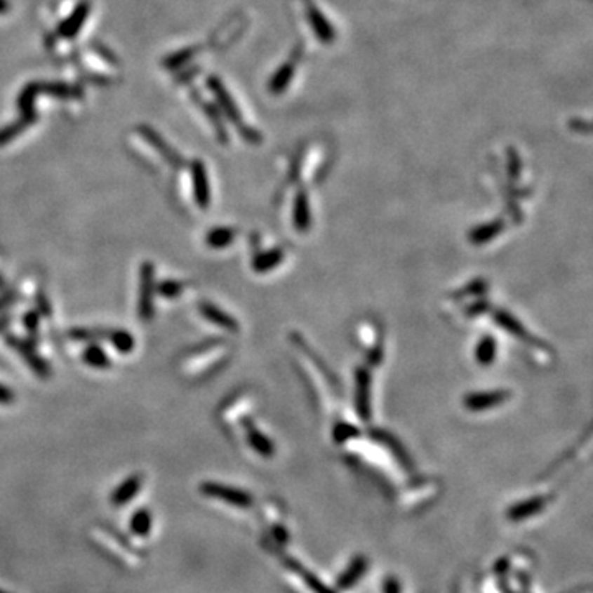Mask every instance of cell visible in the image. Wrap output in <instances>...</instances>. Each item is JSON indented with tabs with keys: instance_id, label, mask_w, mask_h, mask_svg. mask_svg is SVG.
I'll return each mask as SVG.
<instances>
[{
	"instance_id": "6da1fadb",
	"label": "cell",
	"mask_w": 593,
	"mask_h": 593,
	"mask_svg": "<svg viewBox=\"0 0 593 593\" xmlns=\"http://www.w3.org/2000/svg\"><path fill=\"white\" fill-rule=\"evenodd\" d=\"M154 264L144 262L140 265V284H139V317L142 321H150L154 317Z\"/></svg>"
},
{
	"instance_id": "7a4b0ae2",
	"label": "cell",
	"mask_w": 593,
	"mask_h": 593,
	"mask_svg": "<svg viewBox=\"0 0 593 593\" xmlns=\"http://www.w3.org/2000/svg\"><path fill=\"white\" fill-rule=\"evenodd\" d=\"M354 406L361 420H371V373L368 368H358L354 373Z\"/></svg>"
},
{
	"instance_id": "3957f363",
	"label": "cell",
	"mask_w": 593,
	"mask_h": 593,
	"mask_svg": "<svg viewBox=\"0 0 593 593\" xmlns=\"http://www.w3.org/2000/svg\"><path fill=\"white\" fill-rule=\"evenodd\" d=\"M511 397L509 391H481V392H472L465 397L463 404L468 411L472 412H483L488 409H493V407L501 406L502 402H506Z\"/></svg>"
},
{
	"instance_id": "277c9868",
	"label": "cell",
	"mask_w": 593,
	"mask_h": 593,
	"mask_svg": "<svg viewBox=\"0 0 593 593\" xmlns=\"http://www.w3.org/2000/svg\"><path fill=\"white\" fill-rule=\"evenodd\" d=\"M192 178H193V193L194 201L200 208H208L210 205V185H208V175L203 162L196 160L192 165Z\"/></svg>"
},
{
	"instance_id": "5b68a950",
	"label": "cell",
	"mask_w": 593,
	"mask_h": 593,
	"mask_svg": "<svg viewBox=\"0 0 593 593\" xmlns=\"http://www.w3.org/2000/svg\"><path fill=\"white\" fill-rule=\"evenodd\" d=\"M200 312L201 315L205 317L208 321H211V324H215L216 326H220V328H225L227 331H237L239 330V324L232 319L229 313H226L225 310H221L220 307H216L215 303H210V302H203L200 305Z\"/></svg>"
},
{
	"instance_id": "8992f818",
	"label": "cell",
	"mask_w": 593,
	"mask_h": 593,
	"mask_svg": "<svg viewBox=\"0 0 593 593\" xmlns=\"http://www.w3.org/2000/svg\"><path fill=\"white\" fill-rule=\"evenodd\" d=\"M549 498L547 496H534L531 500H526L523 502H518L507 511V518L511 521H523L528 519L531 516H534L535 512L544 509V506L547 505Z\"/></svg>"
},
{
	"instance_id": "52a82bcc",
	"label": "cell",
	"mask_w": 593,
	"mask_h": 593,
	"mask_svg": "<svg viewBox=\"0 0 593 593\" xmlns=\"http://www.w3.org/2000/svg\"><path fill=\"white\" fill-rule=\"evenodd\" d=\"M293 226L298 232H307L312 226L310 201L305 192H298L293 203Z\"/></svg>"
},
{
	"instance_id": "ba28073f",
	"label": "cell",
	"mask_w": 593,
	"mask_h": 593,
	"mask_svg": "<svg viewBox=\"0 0 593 593\" xmlns=\"http://www.w3.org/2000/svg\"><path fill=\"white\" fill-rule=\"evenodd\" d=\"M502 229H505V222L501 220L486 222V225H481L469 231L468 241L473 246H483L495 239L498 234H501Z\"/></svg>"
},
{
	"instance_id": "9c48e42d",
	"label": "cell",
	"mask_w": 593,
	"mask_h": 593,
	"mask_svg": "<svg viewBox=\"0 0 593 593\" xmlns=\"http://www.w3.org/2000/svg\"><path fill=\"white\" fill-rule=\"evenodd\" d=\"M493 319H495L496 325H500L502 330L507 331V333L516 336V338L519 340H529L531 335L529 331L524 328L523 324L516 319V317H512L509 312L506 310H496L495 315H493Z\"/></svg>"
},
{
	"instance_id": "30bf717a",
	"label": "cell",
	"mask_w": 593,
	"mask_h": 593,
	"mask_svg": "<svg viewBox=\"0 0 593 593\" xmlns=\"http://www.w3.org/2000/svg\"><path fill=\"white\" fill-rule=\"evenodd\" d=\"M208 495L222 498V500L231 502V505L236 506H249L251 505V496L246 495L244 491L232 490L229 486H221V485H205L203 488Z\"/></svg>"
},
{
	"instance_id": "8fae6325",
	"label": "cell",
	"mask_w": 593,
	"mask_h": 593,
	"mask_svg": "<svg viewBox=\"0 0 593 593\" xmlns=\"http://www.w3.org/2000/svg\"><path fill=\"white\" fill-rule=\"evenodd\" d=\"M498 354V341L493 335H485L478 341L477 349H474V359L481 366H490L495 363Z\"/></svg>"
},
{
	"instance_id": "7c38bea8",
	"label": "cell",
	"mask_w": 593,
	"mask_h": 593,
	"mask_svg": "<svg viewBox=\"0 0 593 593\" xmlns=\"http://www.w3.org/2000/svg\"><path fill=\"white\" fill-rule=\"evenodd\" d=\"M366 567H368L366 559L361 556L354 557L348 566V568H346V571L338 577V587L343 588V590L353 587L354 583H358L359 578L363 577V573L366 572Z\"/></svg>"
},
{
	"instance_id": "4fadbf2b",
	"label": "cell",
	"mask_w": 593,
	"mask_h": 593,
	"mask_svg": "<svg viewBox=\"0 0 593 593\" xmlns=\"http://www.w3.org/2000/svg\"><path fill=\"white\" fill-rule=\"evenodd\" d=\"M88 12H89V4L88 2L81 4V6L76 8L73 15H71L68 20H66L63 25H61V28H60L61 35L68 36V38L74 36L76 33L81 30V25H83V22L86 20Z\"/></svg>"
},
{
	"instance_id": "5bb4252c",
	"label": "cell",
	"mask_w": 593,
	"mask_h": 593,
	"mask_svg": "<svg viewBox=\"0 0 593 593\" xmlns=\"http://www.w3.org/2000/svg\"><path fill=\"white\" fill-rule=\"evenodd\" d=\"M284 259V251L282 249H270V251H265V253L259 254L258 258L254 259L253 262V267L255 272L259 274H264V272H269V270H272L274 267H277L279 264L282 262Z\"/></svg>"
},
{
	"instance_id": "9a60e30c",
	"label": "cell",
	"mask_w": 593,
	"mask_h": 593,
	"mask_svg": "<svg viewBox=\"0 0 593 593\" xmlns=\"http://www.w3.org/2000/svg\"><path fill=\"white\" fill-rule=\"evenodd\" d=\"M210 86H211L213 91H215L216 98L220 99V104L222 106V109H225V112L227 114V116H229L231 121L234 122V124H239V126H241V116H239V111H237V109L234 107V104H232L231 98L227 96L226 89H222L221 83L218 81L216 78H210Z\"/></svg>"
},
{
	"instance_id": "2e32d148",
	"label": "cell",
	"mask_w": 593,
	"mask_h": 593,
	"mask_svg": "<svg viewBox=\"0 0 593 593\" xmlns=\"http://www.w3.org/2000/svg\"><path fill=\"white\" fill-rule=\"evenodd\" d=\"M236 237V231L231 227H215L206 234V244L213 249H225L232 244Z\"/></svg>"
},
{
	"instance_id": "e0dca14e",
	"label": "cell",
	"mask_w": 593,
	"mask_h": 593,
	"mask_svg": "<svg viewBox=\"0 0 593 593\" xmlns=\"http://www.w3.org/2000/svg\"><path fill=\"white\" fill-rule=\"evenodd\" d=\"M248 442L251 447H253L255 452L262 457H272L274 455V444L269 437H265L262 432H259L254 427H251L248 430Z\"/></svg>"
},
{
	"instance_id": "ac0fdd59",
	"label": "cell",
	"mask_w": 593,
	"mask_h": 593,
	"mask_svg": "<svg viewBox=\"0 0 593 593\" xmlns=\"http://www.w3.org/2000/svg\"><path fill=\"white\" fill-rule=\"evenodd\" d=\"M83 361L91 368L98 369H106L111 366V361H109V356L106 354L101 346L98 345H89L83 353Z\"/></svg>"
},
{
	"instance_id": "d6986e66",
	"label": "cell",
	"mask_w": 593,
	"mask_h": 593,
	"mask_svg": "<svg viewBox=\"0 0 593 593\" xmlns=\"http://www.w3.org/2000/svg\"><path fill=\"white\" fill-rule=\"evenodd\" d=\"M107 338L111 340L112 346L119 351V353L127 354L135 348V338L129 333V331H126V330L109 331Z\"/></svg>"
},
{
	"instance_id": "ffe728a7",
	"label": "cell",
	"mask_w": 593,
	"mask_h": 593,
	"mask_svg": "<svg viewBox=\"0 0 593 593\" xmlns=\"http://www.w3.org/2000/svg\"><path fill=\"white\" fill-rule=\"evenodd\" d=\"M144 135L152 142V144H154L155 149L159 150L160 154H162L165 156V160H168V162L172 164V165H182V159H180L177 152H173L172 149H168L167 144H165V142L162 139H160L159 135H155L154 132L149 131V129L144 131Z\"/></svg>"
},
{
	"instance_id": "44dd1931",
	"label": "cell",
	"mask_w": 593,
	"mask_h": 593,
	"mask_svg": "<svg viewBox=\"0 0 593 593\" xmlns=\"http://www.w3.org/2000/svg\"><path fill=\"white\" fill-rule=\"evenodd\" d=\"M358 434H359V430L356 429L354 425H349V424H338L335 427V430H333V439H335V442H338V444H345V442H348L349 439H353V437H358Z\"/></svg>"
},
{
	"instance_id": "7402d4cb",
	"label": "cell",
	"mask_w": 593,
	"mask_h": 593,
	"mask_svg": "<svg viewBox=\"0 0 593 593\" xmlns=\"http://www.w3.org/2000/svg\"><path fill=\"white\" fill-rule=\"evenodd\" d=\"M109 331L102 330H89V328H73L69 331V336L74 340H84V341H96L99 338H106Z\"/></svg>"
},
{
	"instance_id": "603a6c76",
	"label": "cell",
	"mask_w": 593,
	"mask_h": 593,
	"mask_svg": "<svg viewBox=\"0 0 593 593\" xmlns=\"http://www.w3.org/2000/svg\"><path fill=\"white\" fill-rule=\"evenodd\" d=\"M156 288H159V293L162 297L175 298L183 292V284L178 282V281H164V282L159 284V287H156Z\"/></svg>"
},
{
	"instance_id": "cb8c5ba5",
	"label": "cell",
	"mask_w": 593,
	"mask_h": 593,
	"mask_svg": "<svg viewBox=\"0 0 593 593\" xmlns=\"http://www.w3.org/2000/svg\"><path fill=\"white\" fill-rule=\"evenodd\" d=\"M137 488H139V478H131V480H127L124 485L119 488L116 500H121V501L127 500V498H131L132 495H134V493L137 491Z\"/></svg>"
},
{
	"instance_id": "d4e9b609",
	"label": "cell",
	"mask_w": 593,
	"mask_h": 593,
	"mask_svg": "<svg viewBox=\"0 0 593 593\" xmlns=\"http://www.w3.org/2000/svg\"><path fill=\"white\" fill-rule=\"evenodd\" d=\"M11 402H13L12 391L4 384H0V404H11Z\"/></svg>"
},
{
	"instance_id": "484cf974",
	"label": "cell",
	"mask_w": 593,
	"mask_h": 593,
	"mask_svg": "<svg viewBox=\"0 0 593 593\" xmlns=\"http://www.w3.org/2000/svg\"><path fill=\"white\" fill-rule=\"evenodd\" d=\"M384 590H386V593H401L399 583H397V580H394V578H389V580L386 582V588H384Z\"/></svg>"
},
{
	"instance_id": "4316f807",
	"label": "cell",
	"mask_w": 593,
	"mask_h": 593,
	"mask_svg": "<svg viewBox=\"0 0 593 593\" xmlns=\"http://www.w3.org/2000/svg\"><path fill=\"white\" fill-rule=\"evenodd\" d=\"M36 324H38V315L36 313H28V315H25V325L28 326V328H30L32 331L35 330V326H36Z\"/></svg>"
},
{
	"instance_id": "83f0119b",
	"label": "cell",
	"mask_w": 593,
	"mask_h": 593,
	"mask_svg": "<svg viewBox=\"0 0 593 593\" xmlns=\"http://www.w3.org/2000/svg\"><path fill=\"white\" fill-rule=\"evenodd\" d=\"M8 8H11V4H8L7 0H0V15L8 12Z\"/></svg>"
}]
</instances>
